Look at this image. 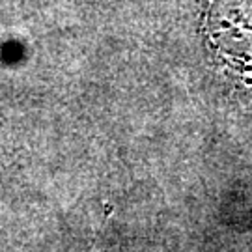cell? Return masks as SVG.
<instances>
[{"mask_svg": "<svg viewBox=\"0 0 252 252\" xmlns=\"http://www.w3.org/2000/svg\"><path fill=\"white\" fill-rule=\"evenodd\" d=\"M202 34L226 71L252 81V0H206Z\"/></svg>", "mask_w": 252, "mask_h": 252, "instance_id": "cell-1", "label": "cell"}]
</instances>
